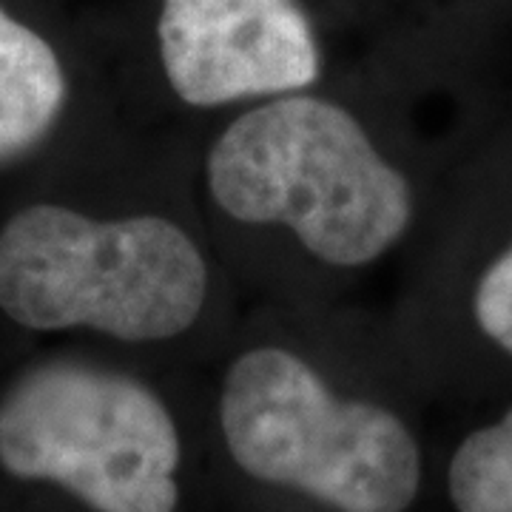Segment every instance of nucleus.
Wrapping results in <instances>:
<instances>
[{
	"label": "nucleus",
	"mask_w": 512,
	"mask_h": 512,
	"mask_svg": "<svg viewBox=\"0 0 512 512\" xmlns=\"http://www.w3.org/2000/svg\"><path fill=\"white\" fill-rule=\"evenodd\" d=\"M214 202L231 220L293 231L316 259L362 268L413 222V191L345 106L279 94L239 114L205 160Z\"/></svg>",
	"instance_id": "obj_1"
},
{
	"label": "nucleus",
	"mask_w": 512,
	"mask_h": 512,
	"mask_svg": "<svg viewBox=\"0 0 512 512\" xmlns=\"http://www.w3.org/2000/svg\"><path fill=\"white\" fill-rule=\"evenodd\" d=\"M208 262L177 222L35 200L0 222V316L32 333L165 342L200 319Z\"/></svg>",
	"instance_id": "obj_2"
},
{
	"label": "nucleus",
	"mask_w": 512,
	"mask_h": 512,
	"mask_svg": "<svg viewBox=\"0 0 512 512\" xmlns=\"http://www.w3.org/2000/svg\"><path fill=\"white\" fill-rule=\"evenodd\" d=\"M220 421L248 476L333 510L404 512L419 493V447L402 419L379 404L336 399L291 350H245L225 373Z\"/></svg>",
	"instance_id": "obj_3"
},
{
	"label": "nucleus",
	"mask_w": 512,
	"mask_h": 512,
	"mask_svg": "<svg viewBox=\"0 0 512 512\" xmlns=\"http://www.w3.org/2000/svg\"><path fill=\"white\" fill-rule=\"evenodd\" d=\"M0 467L94 512H174L180 436L143 382L80 359L26 367L0 396Z\"/></svg>",
	"instance_id": "obj_4"
},
{
	"label": "nucleus",
	"mask_w": 512,
	"mask_h": 512,
	"mask_svg": "<svg viewBox=\"0 0 512 512\" xmlns=\"http://www.w3.org/2000/svg\"><path fill=\"white\" fill-rule=\"evenodd\" d=\"M160 63L194 109L308 92L322 55L296 0H163Z\"/></svg>",
	"instance_id": "obj_5"
},
{
	"label": "nucleus",
	"mask_w": 512,
	"mask_h": 512,
	"mask_svg": "<svg viewBox=\"0 0 512 512\" xmlns=\"http://www.w3.org/2000/svg\"><path fill=\"white\" fill-rule=\"evenodd\" d=\"M69 100L72 83L60 52L0 3V168L46 146Z\"/></svg>",
	"instance_id": "obj_6"
},
{
	"label": "nucleus",
	"mask_w": 512,
	"mask_h": 512,
	"mask_svg": "<svg viewBox=\"0 0 512 512\" xmlns=\"http://www.w3.org/2000/svg\"><path fill=\"white\" fill-rule=\"evenodd\" d=\"M450 498L458 512H512V410L458 447Z\"/></svg>",
	"instance_id": "obj_7"
},
{
	"label": "nucleus",
	"mask_w": 512,
	"mask_h": 512,
	"mask_svg": "<svg viewBox=\"0 0 512 512\" xmlns=\"http://www.w3.org/2000/svg\"><path fill=\"white\" fill-rule=\"evenodd\" d=\"M473 313L484 336L512 356V245L481 276Z\"/></svg>",
	"instance_id": "obj_8"
}]
</instances>
